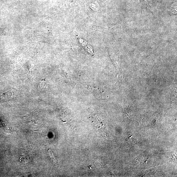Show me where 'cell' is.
Returning a JSON list of instances; mask_svg holds the SVG:
<instances>
[{
  "label": "cell",
  "instance_id": "cell-1",
  "mask_svg": "<svg viewBox=\"0 0 177 177\" xmlns=\"http://www.w3.org/2000/svg\"><path fill=\"white\" fill-rule=\"evenodd\" d=\"M13 99V93L11 91L2 93L0 96V100L1 101L6 102L10 101Z\"/></svg>",
  "mask_w": 177,
  "mask_h": 177
},
{
  "label": "cell",
  "instance_id": "cell-2",
  "mask_svg": "<svg viewBox=\"0 0 177 177\" xmlns=\"http://www.w3.org/2000/svg\"><path fill=\"white\" fill-rule=\"evenodd\" d=\"M48 151H49V153L50 156V157L52 159H53L55 164H56L57 163H56V160H55V157H54L53 152V151L51 150L50 149H48Z\"/></svg>",
  "mask_w": 177,
  "mask_h": 177
},
{
  "label": "cell",
  "instance_id": "cell-3",
  "mask_svg": "<svg viewBox=\"0 0 177 177\" xmlns=\"http://www.w3.org/2000/svg\"><path fill=\"white\" fill-rule=\"evenodd\" d=\"M6 129L9 131H15V129L12 125L10 124L7 125L6 126Z\"/></svg>",
  "mask_w": 177,
  "mask_h": 177
}]
</instances>
